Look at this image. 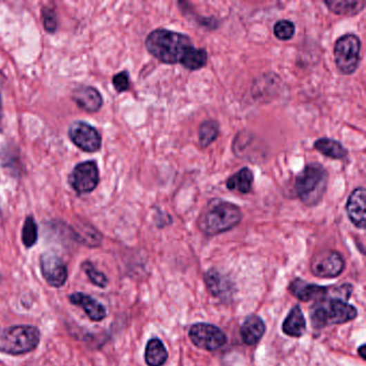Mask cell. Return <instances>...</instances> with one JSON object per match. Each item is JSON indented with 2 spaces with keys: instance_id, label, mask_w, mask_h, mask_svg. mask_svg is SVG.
Listing matches in <instances>:
<instances>
[{
  "instance_id": "obj_1",
  "label": "cell",
  "mask_w": 366,
  "mask_h": 366,
  "mask_svg": "<svg viewBox=\"0 0 366 366\" xmlns=\"http://www.w3.org/2000/svg\"><path fill=\"white\" fill-rule=\"evenodd\" d=\"M145 48L160 63L166 65L181 64L191 71L200 70L209 61L206 50L195 48L187 35L170 29L153 30L145 40Z\"/></svg>"
},
{
  "instance_id": "obj_2",
  "label": "cell",
  "mask_w": 366,
  "mask_h": 366,
  "mask_svg": "<svg viewBox=\"0 0 366 366\" xmlns=\"http://www.w3.org/2000/svg\"><path fill=\"white\" fill-rule=\"evenodd\" d=\"M351 291V285H343L336 288V296H329L328 294L323 299L316 301L309 311L313 328L321 330L329 325H344L357 318L358 309L347 303Z\"/></svg>"
},
{
  "instance_id": "obj_3",
  "label": "cell",
  "mask_w": 366,
  "mask_h": 366,
  "mask_svg": "<svg viewBox=\"0 0 366 366\" xmlns=\"http://www.w3.org/2000/svg\"><path fill=\"white\" fill-rule=\"evenodd\" d=\"M242 220L243 212L238 205L215 199L199 217L198 227L205 235L215 236L233 229Z\"/></svg>"
},
{
  "instance_id": "obj_4",
  "label": "cell",
  "mask_w": 366,
  "mask_h": 366,
  "mask_svg": "<svg viewBox=\"0 0 366 366\" xmlns=\"http://www.w3.org/2000/svg\"><path fill=\"white\" fill-rule=\"evenodd\" d=\"M329 173L322 164L311 162L296 176L294 191L300 201L306 206L319 204L328 187Z\"/></svg>"
},
{
  "instance_id": "obj_5",
  "label": "cell",
  "mask_w": 366,
  "mask_h": 366,
  "mask_svg": "<svg viewBox=\"0 0 366 366\" xmlns=\"http://www.w3.org/2000/svg\"><path fill=\"white\" fill-rule=\"evenodd\" d=\"M40 338L34 325H13L0 332V351L10 356L29 354L38 347Z\"/></svg>"
},
{
  "instance_id": "obj_6",
  "label": "cell",
  "mask_w": 366,
  "mask_h": 366,
  "mask_svg": "<svg viewBox=\"0 0 366 366\" xmlns=\"http://www.w3.org/2000/svg\"><path fill=\"white\" fill-rule=\"evenodd\" d=\"M333 54L338 71L344 75H352L361 61V40L357 35H344L335 42Z\"/></svg>"
},
{
  "instance_id": "obj_7",
  "label": "cell",
  "mask_w": 366,
  "mask_h": 366,
  "mask_svg": "<svg viewBox=\"0 0 366 366\" xmlns=\"http://www.w3.org/2000/svg\"><path fill=\"white\" fill-rule=\"evenodd\" d=\"M191 343L200 349L215 351L227 344V335L222 329L211 323H195L188 332Z\"/></svg>"
},
{
  "instance_id": "obj_8",
  "label": "cell",
  "mask_w": 366,
  "mask_h": 366,
  "mask_svg": "<svg viewBox=\"0 0 366 366\" xmlns=\"http://www.w3.org/2000/svg\"><path fill=\"white\" fill-rule=\"evenodd\" d=\"M346 268L344 257L336 251H327L314 256L311 271L319 278H334L340 276Z\"/></svg>"
},
{
  "instance_id": "obj_9",
  "label": "cell",
  "mask_w": 366,
  "mask_h": 366,
  "mask_svg": "<svg viewBox=\"0 0 366 366\" xmlns=\"http://www.w3.org/2000/svg\"><path fill=\"white\" fill-rule=\"evenodd\" d=\"M40 270L46 282L54 288H61L67 282V267L63 259L54 251L42 253L40 257Z\"/></svg>"
},
{
  "instance_id": "obj_10",
  "label": "cell",
  "mask_w": 366,
  "mask_h": 366,
  "mask_svg": "<svg viewBox=\"0 0 366 366\" xmlns=\"http://www.w3.org/2000/svg\"><path fill=\"white\" fill-rule=\"evenodd\" d=\"M99 183L98 166L94 162H85L75 166L69 175V184L80 195L92 193Z\"/></svg>"
},
{
  "instance_id": "obj_11",
  "label": "cell",
  "mask_w": 366,
  "mask_h": 366,
  "mask_svg": "<svg viewBox=\"0 0 366 366\" xmlns=\"http://www.w3.org/2000/svg\"><path fill=\"white\" fill-rule=\"evenodd\" d=\"M69 137L73 144L87 153H95L102 146V135L90 124L75 122L69 128Z\"/></svg>"
},
{
  "instance_id": "obj_12",
  "label": "cell",
  "mask_w": 366,
  "mask_h": 366,
  "mask_svg": "<svg viewBox=\"0 0 366 366\" xmlns=\"http://www.w3.org/2000/svg\"><path fill=\"white\" fill-rule=\"evenodd\" d=\"M288 291L301 302H316L328 296L330 287L309 284L301 278H296L288 286Z\"/></svg>"
},
{
  "instance_id": "obj_13",
  "label": "cell",
  "mask_w": 366,
  "mask_h": 366,
  "mask_svg": "<svg viewBox=\"0 0 366 366\" xmlns=\"http://www.w3.org/2000/svg\"><path fill=\"white\" fill-rule=\"evenodd\" d=\"M365 188L358 187L350 193L346 203V213L351 224L358 229L365 228Z\"/></svg>"
},
{
  "instance_id": "obj_14",
  "label": "cell",
  "mask_w": 366,
  "mask_h": 366,
  "mask_svg": "<svg viewBox=\"0 0 366 366\" xmlns=\"http://www.w3.org/2000/svg\"><path fill=\"white\" fill-rule=\"evenodd\" d=\"M68 299L73 305L80 306L92 321H102L106 317V309L104 304L90 294L75 292L68 296Z\"/></svg>"
},
{
  "instance_id": "obj_15",
  "label": "cell",
  "mask_w": 366,
  "mask_h": 366,
  "mask_svg": "<svg viewBox=\"0 0 366 366\" xmlns=\"http://www.w3.org/2000/svg\"><path fill=\"white\" fill-rule=\"evenodd\" d=\"M73 100L84 111L94 113L102 108L104 104L102 94L92 86H80L73 92Z\"/></svg>"
},
{
  "instance_id": "obj_16",
  "label": "cell",
  "mask_w": 366,
  "mask_h": 366,
  "mask_svg": "<svg viewBox=\"0 0 366 366\" xmlns=\"http://www.w3.org/2000/svg\"><path fill=\"white\" fill-rule=\"evenodd\" d=\"M265 331L267 327L260 316L251 315L246 318L241 327V338L244 344L253 346L260 342Z\"/></svg>"
},
{
  "instance_id": "obj_17",
  "label": "cell",
  "mask_w": 366,
  "mask_h": 366,
  "mask_svg": "<svg viewBox=\"0 0 366 366\" xmlns=\"http://www.w3.org/2000/svg\"><path fill=\"white\" fill-rule=\"evenodd\" d=\"M204 282L206 285L207 290L210 291L212 296L216 298H222V296H231V290L233 289L229 278L215 270V269H210L204 274Z\"/></svg>"
},
{
  "instance_id": "obj_18",
  "label": "cell",
  "mask_w": 366,
  "mask_h": 366,
  "mask_svg": "<svg viewBox=\"0 0 366 366\" xmlns=\"http://www.w3.org/2000/svg\"><path fill=\"white\" fill-rule=\"evenodd\" d=\"M282 330L290 338H299L305 334L306 320L303 311L299 305L292 307L282 322Z\"/></svg>"
},
{
  "instance_id": "obj_19",
  "label": "cell",
  "mask_w": 366,
  "mask_h": 366,
  "mask_svg": "<svg viewBox=\"0 0 366 366\" xmlns=\"http://www.w3.org/2000/svg\"><path fill=\"white\" fill-rule=\"evenodd\" d=\"M314 148L331 160H342L348 156V150L340 141L329 137H320L314 143Z\"/></svg>"
},
{
  "instance_id": "obj_20",
  "label": "cell",
  "mask_w": 366,
  "mask_h": 366,
  "mask_svg": "<svg viewBox=\"0 0 366 366\" xmlns=\"http://www.w3.org/2000/svg\"><path fill=\"white\" fill-rule=\"evenodd\" d=\"M253 179L255 177H253V171L245 166L227 180V189L242 193V195H247L253 189Z\"/></svg>"
},
{
  "instance_id": "obj_21",
  "label": "cell",
  "mask_w": 366,
  "mask_h": 366,
  "mask_svg": "<svg viewBox=\"0 0 366 366\" xmlns=\"http://www.w3.org/2000/svg\"><path fill=\"white\" fill-rule=\"evenodd\" d=\"M169 354L160 338H151L145 347V363L148 366H164L168 361Z\"/></svg>"
},
{
  "instance_id": "obj_22",
  "label": "cell",
  "mask_w": 366,
  "mask_h": 366,
  "mask_svg": "<svg viewBox=\"0 0 366 366\" xmlns=\"http://www.w3.org/2000/svg\"><path fill=\"white\" fill-rule=\"evenodd\" d=\"M325 6L328 7L331 12L340 17H354L363 11L365 8V1L362 0H340V1H325Z\"/></svg>"
},
{
  "instance_id": "obj_23",
  "label": "cell",
  "mask_w": 366,
  "mask_h": 366,
  "mask_svg": "<svg viewBox=\"0 0 366 366\" xmlns=\"http://www.w3.org/2000/svg\"><path fill=\"white\" fill-rule=\"evenodd\" d=\"M220 124L214 119L202 122L199 127V143L202 148L210 146L220 135Z\"/></svg>"
},
{
  "instance_id": "obj_24",
  "label": "cell",
  "mask_w": 366,
  "mask_h": 366,
  "mask_svg": "<svg viewBox=\"0 0 366 366\" xmlns=\"http://www.w3.org/2000/svg\"><path fill=\"white\" fill-rule=\"evenodd\" d=\"M273 32L280 41H289L296 35V24L290 19H280L275 23Z\"/></svg>"
},
{
  "instance_id": "obj_25",
  "label": "cell",
  "mask_w": 366,
  "mask_h": 366,
  "mask_svg": "<svg viewBox=\"0 0 366 366\" xmlns=\"http://www.w3.org/2000/svg\"><path fill=\"white\" fill-rule=\"evenodd\" d=\"M22 241L26 249H32L38 241V226L34 217L28 216L23 226Z\"/></svg>"
},
{
  "instance_id": "obj_26",
  "label": "cell",
  "mask_w": 366,
  "mask_h": 366,
  "mask_svg": "<svg viewBox=\"0 0 366 366\" xmlns=\"http://www.w3.org/2000/svg\"><path fill=\"white\" fill-rule=\"evenodd\" d=\"M81 269H82L83 272L88 276L90 282H92L93 284L96 285L99 288L104 289V288L108 286V277H106L104 273L97 270V269L95 268V265L93 264L90 261H84V262L82 263V265H81Z\"/></svg>"
},
{
  "instance_id": "obj_27",
  "label": "cell",
  "mask_w": 366,
  "mask_h": 366,
  "mask_svg": "<svg viewBox=\"0 0 366 366\" xmlns=\"http://www.w3.org/2000/svg\"><path fill=\"white\" fill-rule=\"evenodd\" d=\"M42 17H44V25L46 32H55L57 29V17H56L55 11L51 8H44L42 10Z\"/></svg>"
},
{
  "instance_id": "obj_28",
  "label": "cell",
  "mask_w": 366,
  "mask_h": 366,
  "mask_svg": "<svg viewBox=\"0 0 366 366\" xmlns=\"http://www.w3.org/2000/svg\"><path fill=\"white\" fill-rule=\"evenodd\" d=\"M113 85L115 87L116 92L124 93L129 90L131 87V79L128 71H122L113 77Z\"/></svg>"
},
{
  "instance_id": "obj_29",
  "label": "cell",
  "mask_w": 366,
  "mask_h": 366,
  "mask_svg": "<svg viewBox=\"0 0 366 366\" xmlns=\"http://www.w3.org/2000/svg\"><path fill=\"white\" fill-rule=\"evenodd\" d=\"M366 348L365 345H361L359 348H358V352H359L360 357L362 358V359H365L366 357Z\"/></svg>"
},
{
  "instance_id": "obj_30",
  "label": "cell",
  "mask_w": 366,
  "mask_h": 366,
  "mask_svg": "<svg viewBox=\"0 0 366 366\" xmlns=\"http://www.w3.org/2000/svg\"><path fill=\"white\" fill-rule=\"evenodd\" d=\"M0 114H1V99H0Z\"/></svg>"
},
{
  "instance_id": "obj_31",
  "label": "cell",
  "mask_w": 366,
  "mask_h": 366,
  "mask_svg": "<svg viewBox=\"0 0 366 366\" xmlns=\"http://www.w3.org/2000/svg\"><path fill=\"white\" fill-rule=\"evenodd\" d=\"M0 282H1V275H0Z\"/></svg>"
}]
</instances>
